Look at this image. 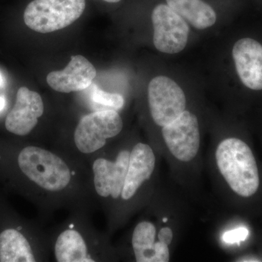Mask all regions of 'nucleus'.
<instances>
[{
  "label": "nucleus",
  "instance_id": "obj_1",
  "mask_svg": "<svg viewBox=\"0 0 262 262\" xmlns=\"http://www.w3.org/2000/svg\"><path fill=\"white\" fill-rule=\"evenodd\" d=\"M217 166L236 194L249 198L256 194L260 179L257 164L251 148L237 138H229L215 151Z\"/></svg>",
  "mask_w": 262,
  "mask_h": 262
},
{
  "label": "nucleus",
  "instance_id": "obj_2",
  "mask_svg": "<svg viewBox=\"0 0 262 262\" xmlns=\"http://www.w3.org/2000/svg\"><path fill=\"white\" fill-rule=\"evenodd\" d=\"M18 163L22 173L29 180L46 190L58 192L70 184L71 173L68 165L48 150L27 146L19 154Z\"/></svg>",
  "mask_w": 262,
  "mask_h": 262
},
{
  "label": "nucleus",
  "instance_id": "obj_3",
  "mask_svg": "<svg viewBox=\"0 0 262 262\" xmlns=\"http://www.w3.org/2000/svg\"><path fill=\"white\" fill-rule=\"evenodd\" d=\"M85 6V0H33L24 10V23L34 32H56L76 21Z\"/></svg>",
  "mask_w": 262,
  "mask_h": 262
},
{
  "label": "nucleus",
  "instance_id": "obj_4",
  "mask_svg": "<svg viewBox=\"0 0 262 262\" xmlns=\"http://www.w3.org/2000/svg\"><path fill=\"white\" fill-rule=\"evenodd\" d=\"M123 127L116 110H105L85 115L75 131V145L81 152L91 154L101 149L106 140L118 135Z\"/></svg>",
  "mask_w": 262,
  "mask_h": 262
},
{
  "label": "nucleus",
  "instance_id": "obj_5",
  "mask_svg": "<svg viewBox=\"0 0 262 262\" xmlns=\"http://www.w3.org/2000/svg\"><path fill=\"white\" fill-rule=\"evenodd\" d=\"M148 100L153 120L161 127L178 118L185 111L187 103L183 90L165 76L155 77L149 82Z\"/></svg>",
  "mask_w": 262,
  "mask_h": 262
},
{
  "label": "nucleus",
  "instance_id": "obj_6",
  "mask_svg": "<svg viewBox=\"0 0 262 262\" xmlns=\"http://www.w3.org/2000/svg\"><path fill=\"white\" fill-rule=\"evenodd\" d=\"M154 28L153 42L162 53L174 54L187 44L189 27L187 21L168 5H157L151 13Z\"/></svg>",
  "mask_w": 262,
  "mask_h": 262
},
{
  "label": "nucleus",
  "instance_id": "obj_7",
  "mask_svg": "<svg viewBox=\"0 0 262 262\" xmlns=\"http://www.w3.org/2000/svg\"><path fill=\"white\" fill-rule=\"evenodd\" d=\"M164 141L169 151L177 160L191 161L200 148L199 123L194 114L184 111L174 121L163 127Z\"/></svg>",
  "mask_w": 262,
  "mask_h": 262
},
{
  "label": "nucleus",
  "instance_id": "obj_8",
  "mask_svg": "<svg viewBox=\"0 0 262 262\" xmlns=\"http://www.w3.org/2000/svg\"><path fill=\"white\" fill-rule=\"evenodd\" d=\"M44 113L40 95L28 88L21 87L16 95L15 106L5 120V127L17 136H27L35 127Z\"/></svg>",
  "mask_w": 262,
  "mask_h": 262
},
{
  "label": "nucleus",
  "instance_id": "obj_9",
  "mask_svg": "<svg viewBox=\"0 0 262 262\" xmlns=\"http://www.w3.org/2000/svg\"><path fill=\"white\" fill-rule=\"evenodd\" d=\"M236 71L241 82L253 91L262 90V45L256 39L244 37L232 48Z\"/></svg>",
  "mask_w": 262,
  "mask_h": 262
},
{
  "label": "nucleus",
  "instance_id": "obj_10",
  "mask_svg": "<svg viewBox=\"0 0 262 262\" xmlns=\"http://www.w3.org/2000/svg\"><path fill=\"white\" fill-rule=\"evenodd\" d=\"M130 155V151L122 150L114 163L104 158H99L94 162V185L98 195L103 198L111 196L114 199L121 196L126 179Z\"/></svg>",
  "mask_w": 262,
  "mask_h": 262
},
{
  "label": "nucleus",
  "instance_id": "obj_11",
  "mask_svg": "<svg viewBox=\"0 0 262 262\" xmlns=\"http://www.w3.org/2000/svg\"><path fill=\"white\" fill-rule=\"evenodd\" d=\"M94 65L81 55L71 56L68 65L63 70L48 74L46 80L50 87L60 93L69 94L87 89L96 76Z\"/></svg>",
  "mask_w": 262,
  "mask_h": 262
},
{
  "label": "nucleus",
  "instance_id": "obj_12",
  "mask_svg": "<svg viewBox=\"0 0 262 262\" xmlns=\"http://www.w3.org/2000/svg\"><path fill=\"white\" fill-rule=\"evenodd\" d=\"M155 163L156 158L153 150L147 144L139 143L133 148L122 191V199L127 201L135 195L141 186L152 175Z\"/></svg>",
  "mask_w": 262,
  "mask_h": 262
},
{
  "label": "nucleus",
  "instance_id": "obj_13",
  "mask_svg": "<svg viewBox=\"0 0 262 262\" xmlns=\"http://www.w3.org/2000/svg\"><path fill=\"white\" fill-rule=\"evenodd\" d=\"M167 5L193 27L205 29L216 21V13L203 0H166Z\"/></svg>",
  "mask_w": 262,
  "mask_h": 262
},
{
  "label": "nucleus",
  "instance_id": "obj_14",
  "mask_svg": "<svg viewBox=\"0 0 262 262\" xmlns=\"http://www.w3.org/2000/svg\"><path fill=\"white\" fill-rule=\"evenodd\" d=\"M0 261H35L29 241L16 229H5L0 233Z\"/></svg>",
  "mask_w": 262,
  "mask_h": 262
},
{
  "label": "nucleus",
  "instance_id": "obj_15",
  "mask_svg": "<svg viewBox=\"0 0 262 262\" xmlns=\"http://www.w3.org/2000/svg\"><path fill=\"white\" fill-rule=\"evenodd\" d=\"M55 255L58 262L94 261L87 257V246L82 235L73 229H67L58 236Z\"/></svg>",
  "mask_w": 262,
  "mask_h": 262
},
{
  "label": "nucleus",
  "instance_id": "obj_16",
  "mask_svg": "<svg viewBox=\"0 0 262 262\" xmlns=\"http://www.w3.org/2000/svg\"><path fill=\"white\" fill-rule=\"evenodd\" d=\"M156 228L151 222H142L136 226L132 246L136 261L155 262Z\"/></svg>",
  "mask_w": 262,
  "mask_h": 262
},
{
  "label": "nucleus",
  "instance_id": "obj_17",
  "mask_svg": "<svg viewBox=\"0 0 262 262\" xmlns=\"http://www.w3.org/2000/svg\"><path fill=\"white\" fill-rule=\"evenodd\" d=\"M92 98L95 103L114 110H120L125 103L121 95L106 92L96 85L93 91Z\"/></svg>",
  "mask_w": 262,
  "mask_h": 262
},
{
  "label": "nucleus",
  "instance_id": "obj_18",
  "mask_svg": "<svg viewBox=\"0 0 262 262\" xmlns=\"http://www.w3.org/2000/svg\"><path fill=\"white\" fill-rule=\"evenodd\" d=\"M248 234H249V232L247 229L244 228V227H239V228L226 232L223 234L222 239L227 244H237L241 241H246Z\"/></svg>",
  "mask_w": 262,
  "mask_h": 262
},
{
  "label": "nucleus",
  "instance_id": "obj_19",
  "mask_svg": "<svg viewBox=\"0 0 262 262\" xmlns=\"http://www.w3.org/2000/svg\"><path fill=\"white\" fill-rule=\"evenodd\" d=\"M155 262H168L170 260L168 246L158 241L155 244Z\"/></svg>",
  "mask_w": 262,
  "mask_h": 262
},
{
  "label": "nucleus",
  "instance_id": "obj_20",
  "mask_svg": "<svg viewBox=\"0 0 262 262\" xmlns=\"http://www.w3.org/2000/svg\"><path fill=\"white\" fill-rule=\"evenodd\" d=\"M158 241L163 243L164 244L169 246L173 241V231L169 227H163L158 232Z\"/></svg>",
  "mask_w": 262,
  "mask_h": 262
},
{
  "label": "nucleus",
  "instance_id": "obj_21",
  "mask_svg": "<svg viewBox=\"0 0 262 262\" xmlns=\"http://www.w3.org/2000/svg\"><path fill=\"white\" fill-rule=\"evenodd\" d=\"M237 261H261L258 260L257 258L251 257V256H246V257H243L239 258Z\"/></svg>",
  "mask_w": 262,
  "mask_h": 262
},
{
  "label": "nucleus",
  "instance_id": "obj_22",
  "mask_svg": "<svg viewBox=\"0 0 262 262\" xmlns=\"http://www.w3.org/2000/svg\"><path fill=\"white\" fill-rule=\"evenodd\" d=\"M5 106V100L3 97H0V111L4 108Z\"/></svg>",
  "mask_w": 262,
  "mask_h": 262
},
{
  "label": "nucleus",
  "instance_id": "obj_23",
  "mask_svg": "<svg viewBox=\"0 0 262 262\" xmlns=\"http://www.w3.org/2000/svg\"><path fill=\"white\" fill-rule=\"evenodd\" d=\"M103 1L106 2V3H117L121 1V0H103Z\"/></svg>",
  "mask_w": 262,
  "mask_h": 262
},
{
  "label": "nucleus",
  "instance_id": "obj_24",
  "mask_svg": "<svg viewBox=\"0 0 262 262\" xmlns=\"http://www.w3.org/2000/svg\"><path fill=\"white\" fill-rule=\"evenodd\" d=\"M4 84V79H3V76L0 73V86H3Z\"/></svg>",
  "mask_w": 262,
  "mask_h": 262
},
{
  "label": "nucleus",
  "instance_id": "obj_25",
  "mask_svg": "<svg viewBox=\"0 0 262 262\" xmlns=\"http://www.w3.org/2000/svg\"><path fill=\"white\" fill-rule=\"evenodd\" d=\"M163 221V222H166L167 221H168V220H167V218H164Z\"/></svg>",
  "mask_w": 262,
  "mask_h": 262
}]
</instances>
